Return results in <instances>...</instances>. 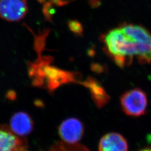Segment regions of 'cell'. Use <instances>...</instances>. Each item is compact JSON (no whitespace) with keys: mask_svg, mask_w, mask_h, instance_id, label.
<instances>
[{"mask_svg":"<svg viewBox=\"0 0 151 151\" xmlns=\"http://www.w3.org/2000/svg\"><path fill=\"white\" fill-rule=\"evenodd\" d=\"M103 40L108 53L120 68L130 65L134 57H137L140 63H151V44L136 41L120 27L110 31Z\"/></svg>","mask_w":151,"mask_h":151,"instance_id":"1","label":"cell"},{"mask_svg":"<svg viewBox=\"0 0 151 151\" xmlns=\"http://www.w3.org/2000/svg\"><path fill=\"white\" fill-rule=\"evenodd\" d=\"M50 62L48 58L46 61L44 62L41 70L40 76L42 77L41 82L43 83L45 82V85L50 91H53L58 87L65 84L70 83H79L78 80V75L77 72L62 70L55 67L47 65Z\"/></svg>","mask_w":151,"mask_h":151,"instance_id":"2","label":"cell"},{"mask_svg":"<svg viewBox=\"0 0 151 151\" xmlns=\"http://www.w3.org/2000/svg\"><path fill=\"white\" fill-rule=\"evenodd\" d=\"M120 101L122 110L129 116L138 117L146 113L147 97L145 92L140 88H135L124 92Z\"/></svg>","mask_w":151,"mask_h":151,"instance_id":"3","label":"cell"},{"mask_svg":"<svg viewBox=\"0 0 151 151\" xmlns=\"http://www.w3.org/2000/svg\"><path fill=\"white\" fill-rule=\"evenodd\" d=\"M27 0H0V17L8 22H18L26 15Z\"/></svg>","mask_w":151,"mask_h":151,"instance_id":"4","label":"cell"},{"mask_svg":"<svg viewBox=\"0 0 151 151\" xmlns=\"http://www.w3.org/2000/svg\"><path fill=\"white\" fill-rule=\"evenodd\" d=\"M85 127L79 119L70 118L65 120L60 124L58 133L63 142L75 144L82 138Z\"/></svg>","mask_w":151,"mask_h":151,"instance_id":"5","label":"cell"},{"mask_svg":"<svg viewBox=\"0 0 151 151\" xmlns=\"http://www.w3.org/2000/svg\"><path fill=\"white\" fill-rule=\"evenodd\" d=\"M79 83L88 90L93 102L98 108H103L109 101L110 97L107 92L93 77H88L84 81H80Z\"/></svg>","mask_w":151,"mask_h":151,"instance_id":"6","label":"cell"},{"mask_svg":"<svg viewBox=\"0 0 151 151\" xmlns=\"http://www.w3.org/2000/svg\"><path fill=\"white\" fill-rule=\"evenodd\" d=\"M128 145L123 135L109 133L104 135L99 144V151H128Z\"/></svg>","mask_w":151,"mask_h":151,"instance_id":"7","label":"cell"},{"mask_svg":"<svg viewBox=\"0 0 151 151\" xmlns=\"http://www.w3.org/2000/svg\"><path fill=\"white\" fill-rule=\"evenodd\" d=\"M10 127L12 132L20 136L27 135L32 131V119L24 112L17 113L11 118Z\"/></svg>","mask_w":151,"mask_h":151,"instance_id":"8","label":"cell"},{"mask_svg":"<svg viewBox=\"0 0 151 151\" xmlns=\"http://www.w3.org/2000/svg\"><path fill=\"white\" fill-rule=\"evenodd\" d=\"M130 38L141 43L151 44V33L140 25L124 24L120 27Z\"/></svg>","mask_w":151,"mask_h":151,"instance_id":"9","label":"cell"},{"mask_svg":"<svg viewBox=\"0 0 151 151\" xmlns=\"http://www.w3.org/2000/svg\"><path fill=\"white\" fill-rule=\"evenodd\" d=\"M22 143L16 135L0 129V151H20Z\"/></svg>","mask_w":151,"mask_h":151,"instance_id":"10","label":"cell"},{"mask_svg":"<svg viewBox=\"0 0 151 151\" xmlns=\"http://www.w3.org/2000/svg\"><path fill=\"white\" fill-rule=\"evenodd\" d=\"M48 151H90L86 146L79 143L70 144L60 142L52 146Z\"/></svg>","mask_w":151,"mask_h":151,"instance_id":"11","label":"cell"},{"mask_svg":"<svg viewBox=\"0 0 151 151\" xmlns=\"http://www.w3.org/2000/svg\"><path fill=\"white\" fill-rule=\"evenodd\" d=\"M69 29L72 32L77 36H82L83 34V27L80 22L77 20H70L68 22Z\"/></svg>","mask_w":151,"mask_h":151,"instance_id":"12","label":"cell"},{"mask_svg":"<svg viewBox=\"0 0 151 151\" xmlns=\"http://www.w3.org/2000/svg\"><path fill=\"white\" fill-rule=\"evenodd\" d=\"M92 70H94L95 72H100L102 71L103 70V66L101 65H99L97 63H94L91 65Z\"/></svg>","mask_w":151,"mask_h":151,"instance_id":"13","label":"cell"},{"mask_svg":"<svg viewBox=\"0 0 151 151\" xmlns=\"http://www.w3.org/2000/svg\"><path fill=\"white\" fill-rule=\"evenodd\" d=\"M147 140H148V142L151 143V134L147 136Z\"/></svg>","mask_w":151,"mask_h":151,"instance_id":"14","label":"cell"},{"mask_svg":"<svg viewBox=\"0 0 151 151\" xmlns=\"http://www.w3.org/2000/svg\"><path fill=\"white\" fill-rule=\"evenodd\" d=\"M151 151V147L145 148V149L142 150H140V151Z\"/></svg>","mask_w":151,"mask_h":151,"instance_id":"15","label":"cell"},{"mask_svg":"<svg viewBox=\"0 0 151 151\" xmlns=\"http://www.w3.org/2000/svg\"><path fill=\"white\" fill-rule=\"evenodd\" d=\"M62 1H65V0H62Z\"/></svg>","mask_w":151,"mask_h":151,"instance_id":"16","label":"cell"}]
</instances>
